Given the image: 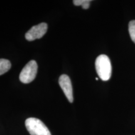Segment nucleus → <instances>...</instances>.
Segmentation results:
<instances>
[{"instance_id":"1","label":"nucleus","mask_w":135,"mask_h":135,"mask_svg":"<svg viewBox=\"0 0 135 135\" xmlns=\"http://www.w3.org/2000/svg\"><path fill=\"white\" fill-rule=\"evenodd\" d=\"M95 67L98 76L101 80L108 81L110 79L112 67L108 56L105 55H101L98 56L95 61Z\"/></svg>"},{"instance_id":"2","label":"nucleus","mask_w":135,"mask_h":135,"mask_svg":"<svg viewBox=\"0 0 135 135\" xmlns=\"http://www.w3.org/2000/svg\"><path fill=\"white\" fill-rule=\"evenodd\" d=\"M25 126L31 135H51L47 126L38 118H28L25 121Z\"/></svg>"},{"instance_id":"3","label":"nucleus","mask_w":135,"mask_h":135,"mask_svg":"<svg viewBox=\"0 0 135 135\" xmlns=\"http://www.w3.org/2000/svg\"><path fill=\"white\" fill-rule=\"evenodd\" d=\"M38 71V65L35 61H30L23 68L20 75V80L23 83H30L35 80Z\"/></svg>"},{"instance_id":"4","label":"nucleus","mask_w":135,"mask_h":135,"mask_svg":"<svg viewBox=\"0 0 135 135\" xmlns=\"http://www.w3.org/2000/svg\"><path fill=\"white\" fill-rule=\"evenodd\" d=\"M48 30V25L41 23L36 26H34L25 35V38L28 41H32L37 39H40L45 35Z\"/></svg>"},{"instance_id":"5","label":"nucleus","mask_w":135,"mask_h":135,"mask_svg":"<svg viewBox=\"0 0 135 135\" xmlns=\"http://www.w3.org/2000/svg\"><path fill=\"white\" fill-rule=\"evenodd\" d=\"M59 84L63 91L67 99L70 103L73 102V86L70 77L66 75H62L59 78Z\"/></svg>"},{"instance_id":"6","label":"nucleus","mask_w":135,"mask_h":135,"mask_svg":"<svg viewBox=\"0 0 135 135\" xmlns=\"http://www.w3.org/2000/svg\"><path fill=\"white\" fill-rule=\"evenodd\" d=\"M11 63L6 59H0V76L4 74L11 68Z\"/></svg>"},{"instance_id":"7","label":"nucleus","mask_w":135,"mask_h":135,"mask_svg":"<svg viewBox=\"0 0 135 135\" xmlns=\"http://www.w3.org/2000/svg\"><path fill=\"white\" fill-rule=\"evenodd\" d=\"M91 0H74L73 3L75 6H82L83 9H88L90 5Z\"/></svg>"},{"instance_id":"8","label":"nucleus","mask_w":135,"mask_h":135,"mask_svg":"<svg viewBox=\"0 0 135 135\" xmlns=\"http://www.w3.org/2000/svg\"><path fill=\"white\" fill-rule=\"evenodd\" d=\"M129 33L131 40L135 43V20H132L129 23Z\"/></svg>"}]
</instances>
